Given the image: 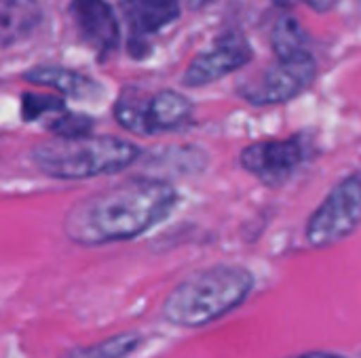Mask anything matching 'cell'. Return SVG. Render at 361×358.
Instances as JSON below:
<instances>
[{
  "instance_id": "cell-1",
  "label": "cell",
  "mask_w": 361,
  "mask_h": 358,
  "mask_svg": "<svg viewBox=\"0 0 361 358\" xmlns=\"http://www.w3.org/2000/svg\"><path fill=\"white\" fill-rule=\"evenodd\" d=\"M178 190L159 177L137 175L80 198L63 217L68 241L82 247L133 241L178 207Z\"/></svg>"
},
{
  "instance_id": "cell-10",
  "label": "cell",
  "mask_w": 361,
  "mask_h": 358,
  "mask_svg": "<svg viewBox=\"0 0 361 358\" xmlns=\"http://www.w3.org/2000/svg\"><path fill=\"white\" fill-rule=\"evenodd\" d=\"M182 4L184 0H127L123 11L129 27L131 55H142L148 49V40L180 17Z\"/></svg>"
},
{
  "instance_id": "cell-6",
  "label": "cell",
  "mask_w": 361,
  "mask_h": 358,
  "mask_svg": "<svg viewBox=\"0 0 361 358\" xmlns=\"http://www.w3.org/2000/svg\"><path fill=\"white\" fill-rule=\"evenodd\" d=\"M361 228V171L343 177L309 215L305 238L313 249L334 247Z\"/></svg>"
},
{
  "instance_id": "cell-9",
  "label": "cell",
  "mask_w": 361,
  "mask_h": 358,
  "mask_svg": "<svg viewBox=\"0 0 361 358\" xmlns=\"http://www.w3.org/2000/svg\"><path fill=\"white\" fill-rule=\"evenodd\" d=\"M68 15L80 40L99 57H108L121 40V25L108 0H70Z\"/></svg>"
},
{
  "instance_id": "cell-15",
  "label": "cell",
  "mask_w": 361,
  "mask_h": 358,
  "mask_svg": "<svg viewBox=\"0 0 361 358\" xmlns=\"http://www.w3.org/2000/svg\"><path fill=\"white\" fill-rule=\"evenodd\" d=\"M44 127L49 129L51 135L57 137H78V135H89L93 131V118L63 108L51 114L49 118H44Z\"/></svg>"
},
{
  "instance_id": "cell-8",
  "label": "cell",
  "mask_w": 361,
  "mask_h": 358,
  "mask_svg": "<svg viewBox=\"0 0 361 358\" xmlns=\"http://www.w3.org/2000/svg\"><path fill=\"white\" fill-rule=\"evenodd\" d=\"M252 57L254 49L247 36L241 30H226L190 59L182 74V84L190 89H203L245 68Z\"/></svg>"
},
{
  "instance_id": "cell-2",
  "label": "cell",
  "mask_w": 361,
  "mask_h": 358,
  "mask_svg": "<svg viewBox=\"0 0 361 358\" xmlns=\"http://www.w3.org/2000/svg\"><path fill=\"white\" fill-rule=\"evenodd\" d=\"M256 287L252 270L237 264H216L192 272L165 298L163 319L182 329L212 325L247 302Z\"/></svg>"
},
{
  "instance_id": "cell-17",
  "label": "cell",
  "mask_w": 361,
  "mask_h": 358,
  "mask_svg": "<svg viewBox=\"0 0 361 358\" xmlns=\"http://www.w3.org/2000/svg\"><path fill=\"white\" fill-rule=\"evenodd\" d=\"M302 2L315 13H330L341 4V0H302Z\"/></svg>"
},
{
  "instance_id": "cell-14",
  "label": "cell",
  "mask_w": 361,
  "mask_h": 358,
  "mask_svg": "<svg viewBox=\"0 0 361 358\" xmlns=\"http://www.w3.org/2000/svg\"><path fill=\"white\" fill-rule=\"evenodd\" d=\"M140 344H142V335L127 331V333L112 335L93 346H78L70 350L66 358H127L140 348Z\"/></svg>"
},
{
  "instance_id": "cell-5",
  "label": "cell",
  "mask_w": 361,
  "mask_h": 358,
  "mask_svg": "<svg viewBox=\"0 0 361 358\" xmlns=\"http://www.w3.org/2000/svg\"><path fill=\"white\" fill-rule=\"evenodd\" d=\"M317 156L315 139L309 133L286 139H262L239 152L241 169L267 188L286 186Z\"/></svg>"
},
{
  "instance_id": "cell-11",
  "label": "cell",
  "mask_w": 361,
  "mask_h": 358,
  "mask_svg": "<svg viewBox=\"0 0 361 358\" xmlns=\"http://www.w3.org/2000/svg\"><path fill=\"white\" fill-rule=\"evenodd\" d=\"M23 80L38 84V87H49L57 91L63 97L70 99H95L102 93V84L95 82L91 76L76 72L72 68H59V65H36L30 68L23 74Z\"/></svg>"
},
{
  "instance_id": "cell-4",
  "label": "cell",
  "mask_w": 361,
  "mask_h": 358,
  "mask_svg": "<svg viewBox=\"0 0 361 358\" xmlns=\"http://www.w3.org/2000/svg\"><path fill=\"white\" fill-rule=\"evenodd\" d=\"M192 101L173 89L144 93L137 87H125L114 103L116 122L133 135L180 131L192 122Z\"/></svg>"
},
{
  "instance_id": "cell-19",
  "label": "cell",
  "mask_w": 361,
  "mask_h": 358,
  "mask_svg": "<svg viewBox=\"0 0 361 358\" xmlns=\"http://www.w3.org/2000/svg\"><path fill=\"white\" fill-rule=\"evenodd\" d=\"M290 358H347L343 354H334V352H305V354H296Z\"/></svg>"
},
{
  "instance_id": "cell-7",
  "label": "cell",
  "mask_w": 361,
  "mask_h": 358,
  "mask_svg": "<svg viewBox=\"0 0 361 358\" xmlns=\"http://www.w3.org/2000/svg\"><path fill=\"white\" fill-rule=\"evenodd\" d=\"M317 80V59L313 53L294 59H277L258 76L239 84L237 93L256 108L283 106L307 93Z\"/></svg>"
},
{
  "instance_id": "cell-3",
  "label": "cell",
  "mask_w": 361,
  "mask_h": 358,
  "mask_svg": "<svg viewBox=\"0 0 361 358\" xmlns=\"http://www.w3.org/2000/svg\"><path fill=\"white\" fill-rule=\"evenodd\" d=\"M140 156V146L129 139L91 133L78 137L53 135L32 148V162L36 169L42 175L61 181L118 173L137 162Z\"/></svg>"
},
{
  "instance_id": "cell-12",
  "label": "cell",
  "mask_w": 361,
  "mask_h": 358,
  "mask_svg": "<svg viewBox=\"0 0 361 358\" xmlns=\"http://www.w3.org/2000/svg\"><path fill=\"white\" fill-rule=\"evenodd\" d=\"M42 23L38 0H0V51L30 38Z\"/></svg>"
},
{
  "instance_id": "cell-18",
  "label": "cell",
  "mask_w": 361,
  "mask_h": 358,
  "mask_svg": "<svg viewBox=\"0 0 361 358\" xmlns=\"http://www.w3.org/2000/svg\"><path fill=\"white\" fill-rule=\"evenodd\" d=\"M214 2H218V0H184V6L190 11H203V8L212 6Z\"/></svg>"
},
{
  "instance_id": "cell-16",
  "label": "cell",
  "mask_w": 361,
  "mask_h": 358,
  "mask_svg": "<svg viewBox=\"0 0 361 358\" xmlns=\"http://www.w3.org/2000/svg\"><path fill=\"white\" fill-rule=\"evenodd\" d=\"M66 108L63 95H51V93H34L27 91L21 95V116L25 122L44 120L51 114Z\"/></svg>"
},
{
  "instance_id": "cell-13",
  "label": "cell",
  "mask_w": 361,
  "mask_h": 358,
  "mask_svg": "<svg viewBox=\"0 0 361 358\" xmlns=\"http://www.w3.org/2000/svg\"><path fill=\"white\" fill-rule=\"evenodd\" d=\"M271 49L277 59H294L313 53L307 30L294 15L288 13L281 15L271 30Z\"/></svg>"
},
{
  "instance_id": "cell-20",
  "label": "cell",
  "mask_w": 361,
  "mask_h": 358,
  "mask_svg": "<svg viewBox=\"0 0 361 358\" xmlns=\"http://www.w3.org/2000/svg\"><path fill=\"white\" fill-rule=\"evenodd\" d=\"M271 2L277 4V6H286V8H288V6H294L298 0H271Z\"/></svg>"
}]
</instances>
